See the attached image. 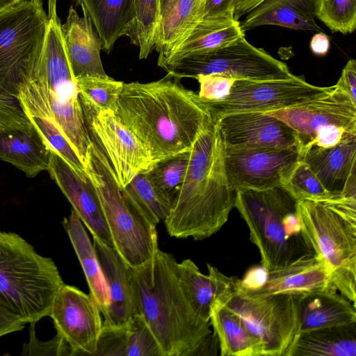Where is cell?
<instances>
[{
	"label": "cell",
	"instance_id": "obj_37",
	"mask_svg": "<svg viewBox=\"0 0 356 356\" xmlns=\"http://www.w3.org/2000/svg\"><path fill=\"white\" fill-rule=\"evenodd\" d=\"M316 17L332 32L352 33L356 28V0H318Z\"/></svg>",
	"mask_w": 356,
	"mask_h": 356
},
{
	"label": "cell",
	"instance_id": "obj_19",
	"mask_svg": "<svg viewBox=\"0 0 356 356\" xmlns=\"http://www.w3.org/2000/svg\"><path fill=\"white\" fill-rule=\"evenodd\" d=\"M47 171L92 236L113 247L99 200L88 177H80L53 152H50Z\"/></svg>",
	"mask_w": 356,
	"mask_h": 356
},
{
	"label": "cell",
	"instance_id": "obj_13",
	"mask_svg": "<svg viewBox=\"0 0 356 356\" xmlns=\"http://www.w3.org/2000/svg\"><path fill=\"white\" fill-rule=\"evenodd\" d=\"M80 101L88 134L108 159L120 188L155 165L146 147L113 112Z\"/></svg>",
	"mask_w": 356,
	"mask_h": 356
},
{
	"label": "cell",
	"instance_id": "obj_18",
	"mask_svg": "<svg viewBox=\"0 0 356 356\" xmlns=\"http://www.w3.org/2000/svg\"><path fill=\"white\" fill-rule=\"evenodd\" d=\"M108 296V305L103 314L102 327H118L140 314L137 288L131 267L113 246L93 236Z\"/></svg>",
	"mask_w": 356,
	"mask_h": 356
},
{
	"label": "cell",
	"instance_id": "obj_5",
	"mask_svg": "<svg viewBox=\"0 0 356 356\" xmlns=\"http://www.w3.org/2000/svg\"><path fill=\"white\" fill-rule=\"evenodd\" d=\"M234 207L248 225L266 271L315 254L304 236L298 200L284 186L237 189Z\"/></svg>",
	"mask_w": 356,
	"mask_h": 356
},
{
	"label": "cell",
	"instance_id": "obj_48",
	"mask_svg": "<svg viewBox=\"0 0 356 356\" xmlns=\"http://www.w3.org/2000/svg\"><path fill=\"white\" fill-rule=\"evenodd\" d=\"M264 0H236L234 18L236 21L256 8Z\"/></svg>",
	"mask_w": 356,
	"mask_h": 356
},
{
	"label": "cell",
	"instance_id": "obj_24",
	"mask_svg": "<svg viewBox=\"0 0 356 356\" xmlns=\"http://www.w3.org/2000/svg\"><path fill=\"white\" fill-rule=\"evenodd\" d=\"M209 274H203L196 264L186 259L177 264L179 284L194 312L210 322L211 309L220 295L233 285L236 277H228L207 264Z\"/></svg>",
	"mask_w": 356,
	"mask_h": 356
},
{
	"label": "cell",
	"instance_id": "obj_30",
	"mask_svg": "<svg viewBox=\"0 0 356 356\" xmlns=\"http://www.w3.org/2000/svg\"><path fill=\"white\" fill-rule=\"evenodd\" d=\"M63 225L83 268L90 295L104 314L108 305V296L94 245L74 209L67 218H64Z\"/></svg>",
	"mask_w": 356,
	"mask_h": 356
},
{
	"label": "cell",
	"instance_id": "obj_15",
	"mask_svg": "<svg viewBox=\"0 0 356 356\" xmlns=\"http://www.w3.org/2000/svg\"><path fill=\"white\" fill-rule=\"evenodd\" d=\"M300 159L297 149L225 146V172L234 191L284 186Z\"/></svg>",
	"mask_w": 356,
	"mask_h": 356
},
{
	"label": "cell",
	"instance_id": "obj_33",
	"mask_svg": "<svg viewBox=\"0 0 356 356\" xmlns=\"http://www.w3.org/2000/svg\"><path fill=\"white\" fill-rule=\"evenodd\" d=\"M120 189L124 197L154 226L164 222L169 215L172 200L159 190L148 171L138 175Z\"/></svg>",
	"mask_w": 356,
	"mask_h": 356
},
{
	"label": "cell",
	"instance_id": "obj_26",
	"mask_svg": "<svg viewBox=\"0 0 356 356\" xmlns=\"http://www.w3.org/2000/svg\"><path fill=\"white\" fill-rule=\"evenodd\" d=\"M286 356H356V322L299 332Z\"/></svg>",
	"mask_w": 356,
	"mask_h": 356
},
{
	"label": "cell",
	"instance_id": "obj_10",
	"mask_svg": "<svg viewBox=\"0 0 356 356\" xmlns=\"http://www.w3.org/2000/svg\"><path fill=\"white\" fill-rule=\"evenodd\" d=\"M47 19L41 0H22L0 11V85L17 95L41 56Z\"/></svg>",
	"mask_w": 356,
	"mask_h": 356
},
{
	"label": "cell",
	"instance_id": "obj_34",
	"mask_svg": "<svg viewBox=\"0 0 356 356\" xmlns=\"http://www.w3.org/2000/svg\"><path fill=\"white\" fill-rule=\"evenodd\" d=\"M161 20V0H134V16L127 36L139 48V59L154 50Z\"/></svg>",
	"mask_w": 356,
	"mask_h": 356
},
{
	"label": "cell",
	"instance_id": "obj_28",
	"mask_svg": "<svg viewBox=\"0 0 356 356\" xmlns=\"http://www.w3.org/2000/svg\"><path fill=\"white\" fill-rule=\"evenodd\" d=\"M88 15L102 41V50L111 53L116 41L127 35L134 16V0H74Z\"/></svg>",
	"mask_w": 356,
	"mask_h": 356
},
{
	"label": "cell",
	"instance_id": "obj_42",
	"mask_svg": "<svg viewBox=\"0 0 356 356\" xmlns=\"http://www.w3.org/2000/svg\"><path fill=\"white\" fill-rule=\"evenodd\" d=\"M35 323H30L29 341L24 343L22 355L71 356V350L66 341L58 334L51 340L42 341L35 334Z\"/></svg>",
	"mask_w": 356,
	"mask_h": 356
},
{
	"label": "cell",
	"instance_id": "obj_6",
	"mask_svg": "<svg viewBox=\"0 0 356 356\" xmlns=\"http://www.w3.org/2000/svg\"><path fill=\"white\" fill-rule=\"evenodd\" d=\"M54 261L19 234L0 231V305L26 323L49 316L64 284Z\"/></svg>",
	"mask_w": 356,
	"mask_h": 356
},
{
	"label": "cell",
	"instance_id": "obj_17",
	"mask_svg": "<svg viewBox=\"0 0 356 356\" xmlns=\"http://www.w3.org/2000/svg\"><path fill=\"white\" fill-rule=\"evenodd\" d=\"M226 147L297 149L296 132L284 122L263 112L225 115L216 121Z\"/></svg>",
	"mask_w": 356,
	"mask_h": 356
},
{
	"label": "cell",
	"instance_id": "obj_14",
	"mask_svg": "<svg viewBox=\"0 0 356 356\" xmlns=\"http://www.w3.org/2000/svg\"><path fill=\"white\" fill-rule=\"evenodd\" d=\"M284 122L297 134L301 156L321 134L343 129L356 134V104L335 86L330 92L284 109L266 112Z\"/></svg>",
	"mask_w": 356,
	"mask_h": 356
},
{
	"label": "cell",
	"instance_id": "obj_8",
	"mask_svg": "<svg viewBox=\"0 0 356 356\" xmlns=\"http://www.w3.org/2000/svg\"><path fill=\"white\" fill-rule=\"evenodd\" d=\"M84 168L99 200L113 247L131 267L143 264L159 248L156 227L124 197L108 159L93 141Z\"/></svg>",
	"mask_w": 356,
	"mask_h": 356
},
{
	"label": "cell",
	"instance_id": "obj_47",
	"mask_svg": "<svg viewBox=\"0 0 356 356\" xmlns=\"http://www.w3.org/2000/svg\"><path fill=\"white\" fill-rule=\"evenodd\" d=\"M330 47V38L323 32H318L314 34L309 42V48L312 52L316 56H323L326 55Z\"/></svg>",
	"mask_w": 356,
	"mask_h": 356
},
{
	"label": "cell",
	"instance_id": "obj_11",
	"mask_svg": "<svg viewBox=\"0 0 356 356\" xmlns=\"http://www.w3.org/2000/svg\"><path fill=\"white\" fill-rule=\"evenodd\" d=\"M236 280L216 300L235 312L261 341L264 356H286L299 332L300 296H248L236 288Z\"/></svg>",
	"mask_w": 356,
	"mask_h": 356
},
{
	"label": "cell",
	"instance_id": "obj_20",
	"mask_svg": "<svg viewBox=\"0 0 356 356\" xmlns=\"http://www.w3.org/2000/svg\"><path fill=\"white\" fill-rule=\"evenodd\" d=\"M301 159L333 197H356V135L332 147H312Z\"/></svg>",
	"mask_w": 356,
	"mask_h": 356
},
{
	"label": "cell",
	"instance_id": "obj_16",
	"mask_svg": "<svg viewBox=\"0 0 356 356\" xmlns=\"http://www.w3.org/2000/svg\"><path fill=\"white\" fill-rule=\"evenodd\" d=\"M100 314L90 295L64 284L54 299L49 316L57 334L70 346L71 356H93L102 330Z\"/></svg>",
	"mask_w": 356,
	"mask_h": 356
},
{
	"label": "cell",
	"instance_id": "obj_4",
	"mask_svg": "<svg viewBox=\"0 0 356 356\" xmlns=\"http://www.w3.org/2000/svg\"><path fill=\"white\" fill-rule=\"evenodd\" d=\"M176 259L158 248L133 267L140 315L158 341L163 356L202 355L210 343V322L193 310L179 284Z\"/></svg>",
	"mask_w": 356,
	"mask_h": 356
},
{
	"label": "cell",
	"instance_id": "obj_32",
	"mask_svg": "<svg viewBox=\"0 0 356 356\" xmlns=\"http://www.w3.org/2000/svg\"><path fill=\"white\" fill-rule=\"evenodd\" d=\"M50 151L38 133H0V160L11 163L28 177L48 168Z\"/></svg>",
	"mask_w": 356,
	"mask_h": 356
},
{
	"label": "cell",
	"instance_id": "obj_49",
	"mask_svg": "<svg viewBox=\"0 0 356 356\" xmlns=\"http://www.w3.org/2000/svg\"><path fill=\"white\" fill-rule=\"evenodd\" d=\"M22 1V0H0V11Z\"/></svg>",
	"mask_w": 356,
	"mask_h": 356
},
{
	"label": "cell",
	"instance_id": "obj_7",
	"mask_svg": "<svg viewBox=\"0 0 356 356\" xmlns=\"http://www.w3.org/2000/svg\"><path fill=\"white\" fill-rule=\"evenodd\" d=\"M304 236L325 264L334 287L355 305L356 197L298 201Z\"/></svg>",
	"mask_w": 356,
	"mask_h": 356
},
{
	"label": "cell",
	"instance_id": "obj_23",
	"mask_svg": "<svg viewBox=\"0 0 356 356\" xmlns=\"http://www.w3.org/2000/svg\"><path fill=\"white\" fill-rule=\"evenodd\" d=\"M318 0H264L240 22L245 33L264 25L322 32L315 21Z\"/></svg>",
	"mask_w": 356,
	"mask_h": 356
},
{
	"label": "cell",
	"instance_id": "obj_27",
	"mask_svg": "<svg viewBox=\"0 0 356 356\" xmlns=\"http://www.w3.org/2000/svg\"><path fill=\"white\" fill-rule=\"evenodd\" d=\"M210 324L219 342L220 355L264 356L261 341L235 312L217 300L211 307Z\"/></svg>",
	"mask_w": 356,
	"mask_h": 356
},
{
	"label": "cell",
	"instance_id": "obj_21",
	"mask_svg": "<svg viewBox=\"0 0 356 356\" xmlns=\"http://www.w3.org/2000/svg\"><path fill=\"white\" fill-rule=\"evenodd\" d=\"M236 288L252 296L273 293L301 296L315 291L335 289L327 268L316 254L266 271L263 284L254 291H243Z\"/></svg>",
	"mask_w": 356,
	"mask_h": 356
},
{
	"label": "cell",
	"instance_id": "obj_43",
	"mask_svg": "<svg viewBox=\"0 0 356 356\" xmlns=\"http://www.w3.org/2000/svg\"><path fill=\"white\" fill-rule=\"evenodd\" d=\"M200 84L198 96L204 100H218L227 96L235 81L225 76L213 74L196 77Z\"/></svg>",
	"mask_w": 356,
	"mask_h": 356
},
{
	"label": "cell",
	"instance_id": "obj_29",
	"mask_svg": "<svg viewBox=\"0 0 356 356\" xmlns=\"http://www.w3.org/2000/svg\"><path fill=\"white\" fill-rule=\"evenodd\" d=\"M207 0H177L162 17L154 50L158 61L168 58L202 19Z\"/></svg>",
	"mask_w": 356,
	"mask_h": 356
},
{
	"label": "cell",
	"instance_id": "obj_40",
	"mask_svg": "<svg viewBox=\"0 0 356 356\" xmlns=\"http://www.w3.org/2000/svg\"><path fill=\"white\" fill-rule=\"evenodd\" d=\"M126 356H163L158 341L140 314L129 323Z\"/></svg>",
	"mask_w": 356,
	"mask_h": 356
},
{
	"label": "cell",
	"instance_id": "obj_50",
	"mask_svg": "<svg viewBox=\"0 0 356 356\" xmlns=\"http://www.w3.org/2000/svg\"></svg>",
	"mask_w": 356,
	"mask_h": 356
},
{
	"label": "cell",
	"instance_id": "obj_25",
	"mask_svg": "<svg viewBox=\"0 0 356 356\" xmlns=\"http://www.w3.org/2000/svg\"><path fill=\"white\" fill-rule=\"evenodd\" d=\"M298 318L299 332L353 323L355 305L335 289L315 291L299 296Z\"/></svg>",
	"mask_w": 356,
	"mask_h": 356
},
{
	"label": "cell",
	"instance_id": "obj_22",
	"mask_svg": "<svg viewBox=\"0 0 356 356\" xmlns=\"http://www.w3.org/2000/svg\"><path fill=\"white\" fill-rule=\"evenodd\" d=\"M80 16L74 6L69 8L64 24H61L63 38L74 78L83 76H107L100 51L102 41L87 13Z\"/></svg>",
	"mask_w": 356,
	"mask_h": 356
},
{
	"label": "cell",
	"instance_id": "obj_38",
	"mask_svg": "<svg viewBox=\"0 0 356 356\" xmlns=\"http://www.w3.org/2000/svg\"><path fill=\"white\" fill-rule=\"evenodd\" d=\"M284 187L298 201H322L333 197L302 159L295 167Z\"/></svg>",
	"mask_w": 356,
	"mask_h": 356
},
{
	"label": "cell",
	"instance_id": "obj_44",
	"mask_svg": "<svg viewBox=\"0 0 356 356\" xmlns=\"http://www.w3.org/2000/svg\"><path fill=\"white\" fill-rule=\"evenodd\" d=\"M335 86L349 96L356 104V61L350 59L344 66Z\"/></svg>",
	"mask_w": 356,
	"mask_h": 356
},
{
	"label": "cell",
	"instance_id": "obj_2",
	"mask_svg": "<svg viewBox=\"0 0 356 356\" xmlns=\"http://www.w3.org/2000/svg\"><path fill=\"white\" fill-rule=\"evenodd\" d=\"M169 74L123 84L114 115L149 151L154 163L189 152L213 122L197 94Z\"/></svg>",
	"mask_w": 356,
	"mask_h": 356
},
{
	"label": "cell",
	"instance_id": "obj_36",
	"mask_svg": "<svg viewBox=\"0 0 356 356\" xmlns=\"http://www.w3.org/2000/svg\"><path fill=\"white\" fill-rule=\"evenodd\" d=\"M190 151L160 161L148 171L155 186L172 201L185 177Z\"/></svg>",
	"mask_w": 356,
	"mask_h": 356
},
{
	"label": "cell",
	"instance_id": "obj_12",
	"mask_svg": "<svg viewBox=\"0 0 356 356\" xmlns=\"http://www.w3.org/2000/svg\"><path fill=\"white\" fill-rule=\"evenodd\" d=\"M335 88L316 86L302 77L284 79L235 80L227 96L218 100L202 99L211 118L241 112H268L286 108L325 95Z\"/></svg>",
	"mask_w": 356,
	"mask_h": 356
},
{
	"label": "cell",
	"instance_id": "obj_39",
	"mask_svg": "<svg viewBox=\"0 0 356 356\" xmlns=\"http://www.w3.org/2000/svg\"><path fill=\"white\" fill-rule=\"evenodd\" d=\"M34 131L17 95L0 85V133L31 134Z\"/></svg>",
	"mask_w": 356,
	"mask_h": 356
},
{
	"label": "cell",
	"instance_id": "obj_9",
	"mask_svg": "<svg viewBox=\"0 0 356 356\" xmlns=\"http://www.w3.org/2000/svg\"><path fill=\"white\" fill-rule=\"evenodd\" d=\"M168 74L181 79L218 74L247 80L284 79L293 77L288 66L243 37L216 50L193 53L159 62Z\"/></svg>",
	"mask_w": 356,
	"mask_h": 356
},
{
	"label": "cell",
	"instance_id": "obj_45",
	"mask_svg": "<svg viewBox=\"0 0 356 356\" xmlns=\"http://www.w3.org/2000/svg\"><path fill=\"white\" fill-rule=\"evenodd\" d=\"M236 0H207L203 19L234 18Z\"/></svg>",
	"mask_w": 356,
	"mask_h": 356
},
{
	"label": "cell",
	"instance_id": "obj_35",
	"mask_svg": "<svg viewBox=\"0 0 356 356\" xmlns=\"http://www.w3.org/2000/svg\"><path fill=\"white\" fill-rule=\"evenodd\" d=\"M81 101L95 108L114 113L124 83L108 75L83 76L75 78Z\"/></svg>",
	"mask_w": 356,
	"mask_h": 356
},
{
	"label": "cell",
	"instance_id": "obj_3",
	"mask_svg": "<svg viewBox=\"0 0 356 356\" xmlns=\"http://www.w3.org/2000/svg\"><path fill=\"white\" fill-rule=\"evenodd\" d=\"M225 152L222 134L213 120L190 151L185 177L163 222L170 236L205 239L227 221L235 191L226 175Z\"/></svg>",
	"mask_w": 356,
	"mask_h": 356
},
{
	"label": "cell",
	"instance_id": "obj_1",
	"mask_svg": "<svg viewBox=\"0 0 356 356\" xmlns=\"http://www.w3.org/2000/svg\"><path fill=\"white\" fill-rule=\"evenodd\" d=\"M47 17L41 56L21 79L17 97L44 144L53 148L67 139L84 164L92 141L67 55L56 0H48Z\"/></svg>",
	"mask_w": 356,
	"mask_h": 356
},
{
	"label": "cell",
	"instance_id": "obj_46",
	"mask_svg": "<svg viewBox=\"0 0 356 356\" xmlns=\"http://www.w3.org/2000/svg\"><path fill=\"white\" fill-rule=\"evenodd\" d=\"M25 324L19 317L0 305V337L23 330Z\"/></svg>",
	"mask_w": 356,
	"mask_h": 356
},
{
	"label": "cell",
	"instance_id": "obj_31",
	"mask_svg": "<svg viewBox=\"0 0 356 356\" xmlns=\"http://www.w3.org/2000/svg\"><path fill=\"white\" fill-rule=\"evenodd\" d=\"M243 37L245 33L239 21L230 18L203 19L168 58L158 63L188 54L216 50Z\"/></svg>",
	"mask_w": 356,
	"mask_h": 356
},
{
	"label": "cell",
	"instance_id": "obj_41",
	"mask_svg": "<svg viewBox=\"0 0 356 356\" xmlns=\"http://www.w3.org/2000/svg\"><path fill=\"white\" fill-rule=\"evenodd\" d=\"M129 323L118 327H102L93 356H126Z\"/></svg>",
	"mask_w": 356,
	"mask_h": 356
}]
</instances>
